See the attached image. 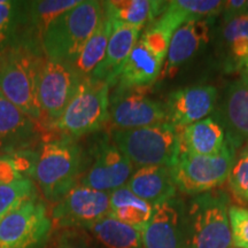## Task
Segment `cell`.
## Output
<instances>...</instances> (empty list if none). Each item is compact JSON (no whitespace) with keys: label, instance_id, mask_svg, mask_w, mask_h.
<instances>
[{"label":"cell","instance_id":"9c48e42d","mask_svg":"<svg viewBox=\"0 0 248 248\" xmlns=\"http://www.w3.org/2000/svg\"><path fill=\"white\" fill-rule=\"evenodd\" d=\"M51 231L46 204L35 198L0 219V248H42Z\"/></svg>","mask_w":248,"mask_h":248},{"label":"cell","instance_id":"d4e9b609","mask_svg":"<svg viewBox=\"0 0 248 248\" xmlns=\"http://www.w3.org/2000/svg\"><path fill=\"white\" fill-rule=\"evenodd\" d=\"M222 49L223 66L226 73H241L248 61V15L224 23Z\"/></svg>","mask_w":248,"mask_h":248},{"label":"cell","instance_id":"ac0fdd59","mask_svg":"<svg viewBox=\"0 0 248 248\" xmlns=\"http://www.w3.org/2000/svg\"><path fill=\"white\" fill-rule=\"evenodd\" d=\"M225 129L228 142L235 151L248 142V79L232 82L226 88L218 119Z\"/></svg>","mask_w":248,"mask_h":248},{"label":"cell","instance_id":"d590c367","mask_svg":"<svg viewBox=\"0 0 248 248\" xmlns=\"http://www.w3.org/2000/svg\"><path fill=\"white\" fill-rule=\"evenodd\" d=\"M241 76L246 77V78L248 79V61H247L246 66H245V68L243 69V71H241Z\"/></svg>","mask_w":248,"mask_h":248},{"label":"cell","instance_id":"4dcf8cb0","mask_svg":"<svg viewBox=\"0 0 248 248\" xmlns=\"http://www.w3.org/2000/svg\"><path fill=\"white\" fill-rule=\"evenodd\" d=\"M228 183L235 199L248 204V144L241 148L239 154L235 155Z\"/></svg>","mask_w":248,"mask_h":248},{"label":"cell","instance_id":"7c38bea8","mask_svg":"<svg viewBox=\"0 0 248 248\" xmlns=\"http://www.w3.org/2000/svg\"><path fill=\"white\" fill-rule=\"evenodd\" d=\"M110 215V193L77 184L52 208V221L60 229H86Z\"/></svg>","mask_w":248,"mask_h":248},{"label":"cell","instance_id":"30bf717a","mask_svg":"<svg viewBox=\"0 0 248 248\" xmlns=\"http://www.w3.org/2000/svg\"><path fill=\"white\" fill-rule=\"evenodd\" d=\"M82 79L71 63L45 57L38 78V101L44 125L51 126L60 119Z\"/></svg>","mask_w":248,"mask_h":248},{"label":"cell","instance_id":"8d00e7d4","mask_svg":"<svg viewBox=\"0 0 248 248\" xmlns=\"http://www.w3.org/2000/svg\"><path fill=\"white\" fill-rule=\"evenodd\" d=\"M245 15H248V0L246 1V14Z\"/></svg>","mask_w":248,"mask_h":248},{"label":"cell","instance_id":"4fadbf2b","mask_svg":"<svg viewBox=\"0 0 248 248\" xmlns=\"http://www.w3.org/2000/svg\"><path fill=\"white\" fill-rule=\"evenodd\" d=\"M80 0L20 1L17 28L12 46H22L43 53V37L54 18L74 8Z\"/></svg>","mask_w":248,"mask_h":248},{"label":"cell","instance_id":"6da1fadb","mask_svg":"<svg viewBox=\"0 0 248 248\" xmlns=\"http://www.w3.org/2000/svg\"><path fill=\"white\" fill-rule=\"evenodd\" d=\"M229 207L230 197L221 190L193 195L184 203L185 248H233Z\"/></svg>","mask_w":248,"mask_h":248},{"label":"cell","instance_id":"e0dca14e","mask_svg":"<svg viewBox=\"0 0 248 248\" xmlns=\"http://www.w3.org/2000/svg\"><path fill=\"white\" fill-rule=\"evenodd\" d=\"M210 23L212 20L192 21L184 23L175 31L170 39L168 53L161 71L160 79L172 78L183 64L208 44Z\"/></svg>","mask_w":248,"mask_h":248},{"label":"cell","instance_id":"7402d4cb","mask_svg":"<svg viewBox=\"0 0 248 248\" xmlns=\"http://www.w3.org/2000/svg\"><path fill=\"white\" fill-rule=\"evenodd\" d=\"M179 135L181 151L194 155H218L229 144L222 122L212 116L179 130Z\"/></svg>","mask_w":248,"mask_h":248},{"label":"cell","instance_id":"f546056e","mask_svg":"<svg viewBox=\"0 0 248 248\" xmlns=\"http://www.w3.org/2000/svg\"><path fill=\"white\" fill-rule=\"evenodd\" d=\"M36 155L30 151L5 153L0 152V185L27 177L35 168Z\"/></svg>","mask_w":248,"mask_h":248},{"label":"cell","instance_id":"52a82bcc","mask_svg":"<svg viewBox=\"0 0 248 248\" xmlns=\"http://www.w3.org/2000/svg\"><path fill=\"white\" fill-rule=\"evenodd\" d=\"M172 35L153 22L141 32L115 80L114 88H151L160 78Z\"/></svg>","mask_w":248,"mask_h":248},{"label":"cell","instance_id":"4316f807","mask_svg":"<svg viewBox=\"0 0 248 248\" xmlns=\"http://www.w3.org/2000/svg\"><path fill=\"white\" fill-rule=\"evenodd\" d=\"M154 207L132 193L128 187L110 192V216L139 231L150 221Z\"/></svg>","mask_w":248,"mask_h":248},{"label":"cell","instance_id":"7a4b0ae2","mask_svg":"<svg viewBox=\"0 0 248 248\" xmlns=\"http://www.w3.org/2000/svg\"><path fill=\"white\" fill-rule=\"evenodd\" d=\"M44 59L45 54L22 46H9L0 53V93L39 125L38 78Z\"/></svg>","mask_w":248,"mask_h":248},{"label":"cell","instance_id":"484cf974","mask_svg":"<svg viewBox=\"0 0 248 248\" xmlns=\"http://www.w3.org/2000/svg\"><path fill=\"white\" fill-rule=\"evenodd\" d=\"M102 248H142L141 231L108 215L86 229Z\"/></svg>","mask_w":248,"mask_h":248},{"label":"cell","instance_id":"ba28073f","mask_svg":"<svg viewBox=\"0 0 248 248\" xmlns=\"http://www.w3.org/2000/svg\"><path fill=\"white\" fill-rule=\"evenodd\" d=\"M235 155V150L230 144L221 154L213 156L181 151L177 162L171 167L177 190L192 197L216 190L228 181Z\"/></svg>","mask_w":248,"mask_h":248},{"label":"cell","instance_id":"83f0119b","mask_svg":"<svg viewBox=\"0 0 248 248\" xmlns=\"http://www.w3.org/2000/svg\"><path fill=\"white\" fill-rule=\"evenodd\" d=\"M113 21L104 9V16H102L97 30L93 32L91 38L88 40L76 60L71 63L74 69L82 78H88L91 76L95 68L104 59L108 42H109L110 35L113 32Z\"/></svg>","mask_w":248,"mask_h":248},{"label":"cell","instance_id":"ffe728a7","mask_svg":"<svg viewBox=\"0 0 248 248\" xmlns=\"http://www.w3.org/2000/svg\"><path fill=\"white\" fill-rule=\"evenodd\" d=\"M126 187L153 207L164 201L175 199L178 191L173 181L171 168L166 166L136 169L126 183Z\"/></svg>","mask_w":248,"mask_h":248},{"label":"cell","instance_id":"8992f818","mask_svg":"<svg viewBox=\"0 0 248 248\" xmlns=\"http://www.w3.org/2000/svg\"><path fill=\"white\" fill-rule=\"evenodd\" d=\"M109 94L108 83L83 78L63 114L51 126L70 139L98 131L108 122Z\"/></svg>","mask_w":248,"mask_h":248},{"label":"cell","instance_id":"603a6c76","mask_svg":"<svg viewBox=\"0 0 248 248\" xmlns=\"http://www.w3.org/2000/svg\"><path fill=\"white\" fill-rule=\"evenodd\" d=\"M223 5L224 1L219 0H172L168 1L164 13L154 22L173 35L184 23L201 20L213 21L222 13Z\"/></svg>","mask_w":248,"mask_h":248},{"label":"cell","instance_id":"9a60e30c","mask_svg":"<svg viewBox=\"0 0 248 248\" xmlns=\"http://www.w3.org/2000/svg\"><path fill=\"white\" fill-rule=\"evenodd\" d=\"M135 171V167L113 141L99 145L95 157L79 184L93 190L110 192L123 187Z\"/></svg>","mask_w":248,"mask_h":248},{"label":"cell","instance_id":"44dd1931","mask_svg":"<svg viewBox=\"0 0 248 248\" xmlns=\"http://www.w3.org/2000/svg\"><path fill=\"white\" fill-rule=\"evenodd\" d=\"M141 31V28L114 23L105 57L90 77L106 82L109 86L113 84L130 52L138 42Z\"/></svg>","mask_w":248,"mask_h":248},{"label":"cell","instance_id":"1f68e13d","mask_svg":"<svg viewBox=\"0 0 248 248\" xmlns=\"http://www.w3.org/2000/svg\"><path fill=\"white\" fill-rule=\"evenodd\" d=\"M20 1L0 0V53L12 46L17 28Z\"/></svg>","mask_w":248,"mask_h":248},{"label":"cell","instance_id":"cb8c5ba5","mask_svg":"<svg viewBox=\"0 0 248 248\" xmlns=\"http://www.w3.org/2000/svg\"><path fill=\"white\" fill-rule=\"evenodd\" d=\"M105 12L114 23L144 29L164 13L168 1L154 0H111L102 1Z\"/></svg>","mask_w":248,"mask_h":248},{"label":"cell","instance_id":"8fae6325","mask_svg":"<svg viewBox=\"0 0 248 248\" xmlns=\"http://www.w3.org/2000/svg\"><path fill=\"white\" fill-rule=\"evenodd\" d=\"M150 89H113L109 94L108 121L114 129H136L167 122L166 107L151 97Z\"/></svg>","mask_w":248,"mask_h":248},{"label":"cell","instance_id":"d6a6232c","mask_svg":"<svg viewBox=\"0 0 248 248\" xmlns=\"http://www.w3.org/2000/svg\"><path fill=\"white\" fill-rule=\"evenodd\" d=\"M47 248H99L84 229H61L48 239Z\"/></svg>","mask_w":248,"mask_h":248},{"label":"cell","instance_id":"3957f363","mask_svg":"<svg viewBox=\"0 0 248 248\" xmlns=\"http://www.w3.org/2000/svg\"><path fill=\"white\" fill-rule=\"evenodd\" d=\"M104 16V4L80 0L75 7L54 18L43 37L46 58L73 63Z\"/></svg>","mask_w":248,"mask_h":248},{"label":"cell","instance_id":"5bb4252c","mask_svg":"<svg viewBox=\"0 0 248 248\" xmlns=\"http://www.w3.org/2000/svg\"><path fill=\"white\" fill-rule=\"evenodd\" d=\"M218 92L213 85H193L175 90L166 105L167 122L182 130L207 119L216 108Z\"/></svg>","mask_w":248,"mask_h":248},{"label":"cell","instance_id":"d6986e66","mask_svg":"<svg viewBox=\"0 0 248 248\" xmlns=\"http://www.w3.org/2000/svg\"><path fill=\"white\" fill-rule=\"evenodd\" d=\"M39 124L0 93V152L27 151L38 136Z\"/></svg>","mask_w":248,"mask_h":248},{"label":"cell","instance_id":"2e32d148","mask_svg":"<svg viewBox=\"0 0 248 248\" xmlns=\"http://www.w3.org/2000/svg\"><path fill=\"white\" fill-rule=\"evenodd\" d=\"M183 209L184 202L177 198L154 206L141 231L142 248H185Z\"/></svg>","mask_w":248,"mask_h":248},{"label":"cell","instance_id":"e575fe53","mask_svg":"<svg viewBox=\"0 0 248 248\" xmlns=\"http://www.w3.org/2000/svg\"><path fill=\"white\" fill-rule=\"evenodd\" d=\"M246 1L247 0H228V1H224L221 13L223 22L228 23L234 18L246 14Z\"/></svg>","mask_w":248,"mask_h":248},{"label":"cell","instance_id":"5b68a950","mask_svg":"<svg viewBox=\"0 0 248 248\" xmlns=\"http://www.w3.org/2000/svg\"><path fill=\"white\" fill-rule=\"evenodd\" d=\"M111 141L135 168L173 167L181 154V135L168 122L111 132Z\"/></svg>","mask_w":248,"mask_h":248},{"label":"cell","instance_id":"f1b7e54d","mask_svg":"<svg viewBox=\"0 0 248 248\" xmlns=\"http://www.w3.org/2000/svg\"><path fill=\"white\" fill-rule=\"evenodd\" d=\"M35 198H37V188L29 177L0 185V219Z\"/></svg>","mask_w":248,"mask_h":248},{"label":"cell","instance_id":"836d02e7","mask_svg":"<svg viewBox=\"0 0 248 248\" xmlns=\"http://www.w3.org/2000/svg\"><path fill=\"white\" fill-rule=\"evenodd\" d=\"M229 219L233 248H248V208L230 206Z\"/></svg>","mask_w":248,"mask_h":248},{"label":"cell","instance_id":"277c9868","mask_svg":"<svg viewBox=\"0 0 248 248\" xmlns=\"http://www.w3.org/2000/svg\"><path fill=\"white\" fill-rule=\"evenodd\" d=\"M83 152L74 139L62 137L45 141L37 152L33 176L43 197L57 203L78 184Z\"/></svg>","mask_w":248,"mask_h":248}]
</instances>
